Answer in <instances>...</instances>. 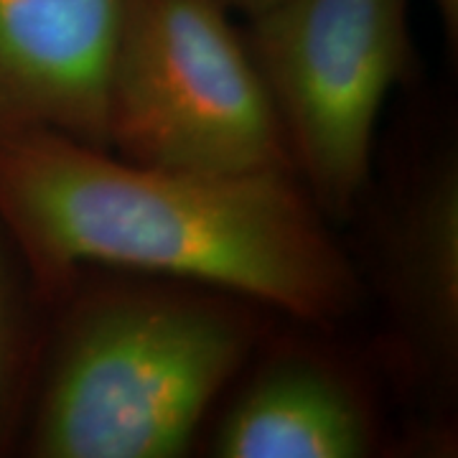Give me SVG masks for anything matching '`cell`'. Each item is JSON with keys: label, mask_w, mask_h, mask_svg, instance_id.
Masks as SVG:
<instances>
[{"label": "cell", "mask_w": 458, "mask_h": 458, "mask_svg": "<svg viewBox=\"0 0 458 458\" xmlns=\"http://www.w3.org/2000/svg\"><path fill=\"white\" fill-rule=\"evenodd\" d=\"M0 227L41 298L66 293L82 265L189 280L311 324L360 293L293 174L158 168L59 132H0Z\"/></svg>", "instance_id": "cell-1"}, {"label": "cell", "mask_w": 458, "mask_h": 458, "mask_svg": "<svg viewBox=\"0 0 458 458\" xmlns=\"http://www.w3.org/2000/svg\"><path fill=\"white\" fill-rule=\"evenodd\" d=\"M255 342L242 309L181 288L80 298L33 379L36 458H176Z\"/></svg>", "instance_id": "cell-2"}, {"label": "cell", "mask_w": 458, "mask_h": 458, "mask_svg": "<svg viewBox=\"0 0 458 458\" xmlns=\"http://www.w3.org/2000/svg\"><path fill=\"white\" fill-rule=\"evenodd\" d=\"M225 0H120L107 150L201 174H293L278 114Z\"/></svg>", "instance_id": "cell-3"}, {"label": "cell", "mask_w": 458, "mask_h": 458, "mask_svg": "<svg viewBox=\"0 0 458 458\" xmlns=\"http://www.w3.org/2000/svg\"><path fill=\"white\" fill-rule=\"evenodd\" d=\"M247 21L295 179L321 212L349 216L379 113L410 66V0H278Z\"/></svg>", "instance_id": "cell-4"}, {"label": "cell", "mask_w": 458, "mask_h": 458, "mask_svg": "<svg viewBox=\"0 0 458 458\" xmlns=\"http://www.w3.org/2000/svg\"><path fill=\"white\" fill-rule=\"evenodd\" d=\"M120 0H0V132L51 131L107 150Z\"/></svg>", "instance_id": "cell-5"}, {"label": "cell", "mask_w": 458, "mask_h": 458, "mask_svg": "<svg viewBox=\"0 0 458 458\" xmlns=\"http://www.w3.org/2000/svg\"><path fill=\"white\" fill-rule=\"evenodd\" d=\"M385 283L405 352L426 379L458 367V164L443 153L418 171L397 207Z\"/></svg>", "instance_id": "cell-6"}, {"label": "cell", "mask_w": 458, "mask_h": 458, "mask_svg": "<svg viewBox=\"0 0 458 458\" xmlns=\"http://www.w3.org/2000/svg\"><path fill=\"white\" fill-rule=\"evenodd\" d=\"M377 428L342 372L309 354H278L252 375L214 433L219 458H364Z\"/></svg>", "instance_id": "cell-7"}, {"label": "cell", "mask_w": 458, "mask_h": 458, "mask_svg": "<svg viewBox=\"0 0 458 458\" xmlns=\"http://www.w3.org/2000/svg\"><path fill=\"white\" fill-rule=\"evenodd\" d=\"M41 295L0 227V451L11 445L41 361L33 303Z\"/></svg>", "instance_id": "cell-8"}, {"label": "cell", "mask_w": 458, "mask_h": 458, "mask_svg": "<svg viewBox=\"0 0 458 458\" xmlns=\"http://www.w3.org/2000/svg\"><path fill=\"white\" fill-rule=\"evenodd\" d=\"M438 16H441L443 31L451 44H456L458 38V0H433Z\"/></svg>", "instance_id": "cell-9"}, {"label": "cell", "mask_w": 458, "mask_h": 458, "mask_svg": "<svg viewBox=\"0 0 458 458\" xmlns=\"http://www.w3.org/2000/svg\"><path fill=\"white\" fill-rule=\"evenodd\" d=\"M232 11H237V13H245L247 18L255 16V13H260L265 11L267 5H273V3H278V0H225Z\"/></svg>", "instance_id": "cell-10"}]
</instances>
